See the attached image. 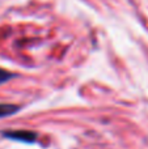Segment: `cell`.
<instances>
[{"instance_id": "2", "label": "cell", "mask_w": 148, "mask_h": 149, "mask_svg": "<svg viewBox=\"0 0 148 149\" xmlns=\"http://www.w3.org/2000/svg\"><path fill=\"white\" fill-rule=\"evenodd\" d=\"M20 110V106L12 105V103H0V118H5L16 114Z\"/></svg>"}, {"instance_id": "3", "label": "cell", "mask_w": 148, "mask_h": 149, "mask_svg": "<svg viewBox=\"0 0 148 149\" xmlns=\"http://www.w3.org/2000/svg\"><path fill=\"white\" fill-rule=\"evenodd\" d=\"M15 76H16L15 73L9 72V71H7V70H3V68H0V85L4 84V82H7L8 80L13 79Z\"/></svg>"}, {"instance_id": "1", "label": "cell", "mask_w": 148, "mask_h": 149, "mask_svg": "<svg viewBox=\"0 0 148 149\" xmlns=\"http://www.w3.org/2000/svg\"><path fill=\"white\" fill-rule=\"evenodd\" d=\"M3 136L7 137V139L10 140H16V141H22V143H34L37 140V132L33 131H21V130H17V131H4L3 132Z\"/></svg>"}]
</instances>
